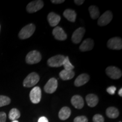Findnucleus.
<instances>
[{
  "label": "nucleus",
  "instance_id": "obj_1",
  "mask_svg": "<svg viewBox=\"0 0 122 122\" xmlns=\"http://www.w3.org/2000/svg\"><path fill=\"white\" fill-rule=\"evenodd\" d=\"M36 27L33 24H29L24 26L19 32V37L22 40L30 38L35 32Z\"/></svg>",
  "mask_w": 122,
  "mask_h": 122
},
{
  "label": "nucleus",
  "instance_id": "obj_2",
  "mask_svg": "<svg viewBox=\"0 0 122 122\" xmlns=\"http://www.w3.org/2000/svg\"><path fill=\"white\" fill-rule=\"evenodd\" d=\"M40 80V76L37 73L32 72L25 77L23 81V86L25 87H32L37 84Z\"/></svg>",
  "mask_w": 122,
  "mask_h": 122
},
{
  "label": "nucleus",
  "instance_id": "obj_3",
  "mask_svg": "<svg viewBox=\"0 0 122 122\" xmlns=\"http://www.w3.org/2000/svg\"><path fill=\"white\" fill-rule=\"evenodd\" d=\"M42 56L40 53L36 50H32L28 53L25 58V61L28 64L33 65L39 63L41 60Z\"/></svg>",
  "mask_w": 122,
  "mask_h": 122
},
{
  "label": "nucleus",
  "instance_id": "obj_4",
  "mask_svg": "<svg viewBox=\"0 0 122 122\" xmlns=\"http://www.w3.org/2000/svg\"><path fill=\"white\" fill-rule=\"evenodd\" d=\"M65 57L62 55H57L50 58L47 61L48 66L51 67H59L62 66Z\"/></svg>",
  "mask_w": 122,
  "mask_h": 122
},
{
  "label": "nucleus",
  "instance_id": "obj_5",
  "mask_svg": "<svg viewBox=\"0 0 122 122\" xmlns=\"http://www.w3.org/2000/svg\"><path fill=\"white\" fill-rule=\"evenodd\" d=\"M44 2L41 0H36L29 3L26 10L29 13H33L41 10L44 6Z\"/></svg>",
  "mask_w": 122,
  "mask_h": 122
},
{
  "label": "nucleus",
  "instance_id": "obj_6",
  "mask_svg": "<svg viewBox=\"0 0 122 122\" xmlns=\"http://www.w3.org/2000/svg\"><path fill=\"white\" fill-rule=\"evenodd\" d=\"M30 100L33 103L37 104L40 102L41 99V89L39 86L34 87L30 94Z\"/></svg>",
  "mask_w": 122,
  "mask_h": 122
},
{
  "label": "nucleus",
  "instance_id": "obj_7",
  "mask_svg": "<svg viewBox=\"0 0 122 122\" xmlns=\"http://www.w3.org/2000/svg\"><path fill=\"white\" fill-rule=\"evenodd\" d=\"M106 73L108 76L112 79H119L122 75L121 70L115 66L108 67L106 69Z\"/></svg>",
  "mask_w": 122,
  "mask_h": 122
},
{
  "label": "nucleus",
  "instance_id": "obj_8",
  "mask_svg": "<svg viewBox=\"0 0 122 122\" xmlns=\"http://www.w3.org/2000/svg\"><path fill=\"white\" fill-rule=\"evenodd\" d=\"M58 87V81L56 79H50L44 86V91L46 93L51 94L53 93L57 90Z\"/></svg>",
  "mask_w": 122,
  "mask_h": 122
},
{
  "label": "nucleus",
  "instance_id": "obj_9",
  "mask_svg": "<svg viewBox=\"0 0 122 122\" xmlns=\"http://www.w3.org/2000/svg\"><path fill=\"white\" fill-rule=\"evenodd\" d=\"M107 47L112 50H120L122 48V40L120 37L111 38L108 41Z\"/></svg>",
  "mask_w": 122,
  "mask_h": 122
},
{
  "label": "nucleus",
  "instance_id": "obj_10",
  "mask_svg": "<svg viewBox=\"0 0 122 122\" xmlns=\"http://www.w3.org/2000/svg\"><path fill=\"white\" fill-rule=\"evenodd\" d=\"M112 19V14L110 11L105 12L99 18L98 24L100 26H105L111 22Z\"/></svg>",
  "mask_w": 122,
  "mask_h": 122
},
{
  "label": "nucleus",
  "instance_id": "obj_11",
  "mask_svg": "<svg viewBox=\"0 0 122 122\" xmlns=\"http://www.w3.org/2000/svg\"><path fill=\"white\" fill-rule=\"evenodd\" d=\"M85 32V28L80 27L74 31L72 35V41L75 44L80 43L83 39Z\"/></svg>",
  "mask_w": 122,
  "mask_h": 122
},
{
  "label": "nucleus",
  "instance_id": "obj_12",
  "mask_svg": "<svg viewBox=\"0 0 122 122\" xmlns=\"http://www.w3.org/2000/svg\"><path fill=\"white\" fill-rule=\"evenodd\" d=\"M53 35L58 40L64 41L67 39V34L61 27L56 26L53 30Z\"/></svg>",
  "mask_w": 122,
  "mask_h": 122
},
{
  "label": "nucleus",
  "instance_id": "obj_13",
  "mask_svg": "<svg viewBox=\"0 0 122 122\" xmlns=\"http://www.w3.org/2000/svg\"><path fill=\"white\" fill-rule=\"evenodd\" d=\"M47 18L51 27H56L61 20V16L54 12H51L49 14Z\"/></svg>",
  "mask_w": 122,
  "mask_h": 122
},
{
  "label": "nucleus",
  "instance_id": "obj_14",
  "mask_svg": "<svg viewBox=\"0 0 122 122\" xmlns=\"http://www.w3.org/2000/svg\"><path fill=\"white\" fill-rule=\"evenodd\" d=\"M90 77L89 75L82 74L77 77L74 81V84L76 86H81L84 85L89 81Z\"/></svg>",
  "mask_w": 122,
  "mask_h": 122
},
{
  "label": "nucleus",
  "instance_id": "obj_15",
  "mask_svg": "<svg viewBox=\"0 0 122 122\" xmlns=\"http://www.w3.org/2000/svg\"><path fill=\"white\" fill-rule=\"evenodd\" d=\"M94 47V41L92 39H86L83 41V43L81 44L79 49L81 51H87L93 49Z\"/></svg>",
  "mask_w": 122,
  "mask_h": 122
},
{
  "label": "nucleus",
  "instance_id": "obj_16",
  "mask_svg": "<svg viewBox=\"0 0 122 122\" xmlns=\"http://www.w3.org/2000/svg\"><path fill=\"white\" fill-rule=\"evenodd\" d=\"M71 103L76 109H81L84 107V102L83 98L81 96L79 95H75L71 98Z\"/></svg>",
  "mask_w": 122,
  "mask_h": 122
},
{
  "label": "nucleus",
  "instance_id": "obj_17",
  "mask_svg": "<svg viewBox=\"0 0 122 122\" xmlns=\"http://www.w3.org/2000/svg\"><path fill=\"white\" fill-rule=\"evenodd\" d=\"M86 102L87 105L91 107H95L98 103V98L96 94H89L86 96Z\"/></svg>",
  "mask_w": 122,
  "mask_h": 122
},
{
  "label": "nucleus",
  "instance_id": "obj_18",
  "mask_svg": "<svg viewBox=\"0 0 122 122\" xmlns=\"http://www.w3.org/2000/svg\"><path fill=\"white\" fill-rule=\"evenodd\" d=\"M71 111L69 107L65 106L62 107L59 111L58 116L61 120H65L69 118L71 115Z\"/></svg>",
  "mask_w": 122,
  "mask_h": 122
},
{
  "label": "nucleus",
  "instance_id": "obj_19",
  "mask_svg": "<svg viewBox=\"0 0 122 122\" xmlns=\"http://www.w3.org/2000/svg\"><path fill=\"white\" fill-rule=\"evenodd\" d=\"M75 76V72L73 70H63L59 73V76L63 80H68L72 79Z\"/></svg>",
  "mask_w": 122,
  "mask_h": 122
},
{
  "label": "nucleus",
  "instance_id": "obj_20",
  "mask_svg": "<svg viewBox=\"0 0 122 122\" xmlns=\"http://www.w3.org/2000/svg\"><path fill=\"white\" fill-rule=\"evenodd\" d=\"M63 16L66 18L68 20L71 22H75L76 18V13L74 10L71 9H66L63 12Z\"/></svg>",
  "mask_w": 122,
  "mask_h": 122
},
{
  "label": "nucleus",
  "instance_id": "obj_21",
  "mask_svg": "<svg viewBox=\"0 0 122 122\" xmlns=\"http://www.w3.org/2000/svg\"><path fill=\"white\" fill-rule=\"evenodd\" d=\"M106 114L109 118L115 119L118 118L119 115V112L117 108L114 107H110L106 109Z\"/></svg>",
  "mask_w": 122,
  "mask_h": 122
},
{
  "label": "nucleus",
  "instance_id": "obj_22",
  "mask_svg": "<svg viewBox=\"0 0 122 122\" xmlns=\"http://www.w3.org/2000/svg\"><path fill=\"white\" fill-rule=\"evenodd\" d=\"M89 11L92 19H96L100 16V11L98 7L92 5L89 7Z\"/></svg>",
  "mask_w": 122,
  "mask_h": 122
},
{
  "label": "nucleus",
  "instance_id": "obj_23",
  "mask_svg": "<svg viewBox=\"0 0 122 122\" xmlns=\"http://www.w3.org/2000/svg\"><path fill=\"white\" fill-rule=\"evenodd\" d=\"M20 117V111L18 110L17 109H12L10 111L9 114V118L11 120H17L19 119Z\"/></svg>",
  "mask_w": 122,
  "mask_h": 122
},
{
  "label": "nucleus",
  "instance_id": "obj_24",
  "mask_svg": "<svg viewBox=\"0 0 122 122\" xmlns=\"http://www.w3.org/2000/svg\"><path fill=\"white\" fill-rule=\"evenodd\" d=\"M62 66L66 70H72L74 68V66L71 63L68 57H65Z\"/></svg>",
  "mask_w": 122,
  "mask_h": 122
},
{
  "label": "nucleus",
  "instance_id": "obj_25",
  "mask_svg": "<svg viewBox=\"0 0 122 122\" xmlns=\"http://www.w3.org/2000/svg\"><path fill=\"white\" fill-rule=\"evenodd\" d=\"M11 102V100L9 97L5 96H0V107L8 105Z\"/></svg>",
  "mask_w": 122,
  "mask_h": 122
},
{
  "label": "nucleus",
  "instance_id": "obj_26",
  "mask_svg": "<svg viewBox=\"0 0 122 122\" xmlns=\"http://www.w3.org/2000/svg\"><path fill=\"white\" fill-rule=\"evenodd\" d=\"M104 118L100 114H96L93 118V122H104Z\"/></svg>",
  "mask_w": 122,
  "mask_h": 122
},
{
  "label": "nucleus",
  "instance_id": "obj_27",
  "mask_svg": "<svg viewBox=\"0 0 122 122\" xmlns=\"http://www.w3.org/2000/svg\"><path fill=\"white\" fill-rule=\"evenodd\" d=\"M88 119L85 116H79L74 119V122H88Z\"/></svg>",
  "mask_w": 122,
  "mask_h": 122
},
{
  "label": "nucleus",
  "instance_id": "obj_28",
  "mask_svg": "<svg viewBox=\"0 0 122 122\" xmlns=\"http://www.w3.org/2000/svg\"><path fill=\"white\" fill-rule=\"evenodd\" d=\"M116 89H117V88H116L115 86H109V88H107V89L106 91L109 94H111V95H114L115 93Z\"/></svg>",
  "mask_w": 122,
  "mask_h": 122
},
{
  "label": "nucleus",
  "instance_id": "obj_29",
  "mask_svg": "<svg viewBox=\"0 0 122 122\" xmlns=\"http://www.w3.org/2000/svg\"><path fill=\"white\" fill-rule=\"evenodd\" d=\"M6 114L4 112H0V122H6Z\"/></svg>",
  "mask_w": 122,
  "mask_h": 122
},
{
  "label": "nucleus",
  "instance_id": "obj_30",
  "mask_svg": "<svg viewBox=\"0 0 122 122\" xmlns=\"http://www.w3.org/2000/svg\"><path fill=\"white\" fill-rule=\"evenodd\" d=\"M38 122H49L48 119L45 117H41L39 118Z\"/></svg>",
  "mask_w": 122,
  "mask_h": 122
},
{
  "label": "nucleus",
  "instance_id": "obj_31",
  "mask_svg": "<svg viewBox=\"0 0 122 122\" xmlns=\"http://www.w3.org/2000/svg\"><path fill=\"white\" fill-rule=\"evenodd\" d=\"M51 2L54 4H60L65 2L64 0H52Z\"/></svg>",
  "mask_w": 122,
  "mask_h": 122
},
{
  "label": "nucleus",
  "instance_id": "obj_32",
  "mask_svg": "<svg viewBox=\"0 0 122 122\" xmlns=\"http://www.w3.org/2000/svg\"><path fill=\"white\" fill-rule=\"evenodd\" d=\"M74 2L77 5H81L84 2V0H75V1H74Z\"/></svg>",
  "mask_w": 122,
  "mask_h": 122
},
{
  "label": "nucleus",
  "instance_id": "obj_33",
  "mask_svg": "<svg viewBox=\"0 0 122 122\" xmlns=\"http://www.w3.org/2000/svg\"><path fill=\"white\" fill-rule=\"evenodd\" d=\"M118 94L120 96V97H122V88H120Z\"/></svg>",
  "mask_w": 122,
  "mask_h": 122
},
{
  "label": "nucleus",
  "instance_id": "obj_34",
  "mask_svg": "<svg viewBox=\"0 0 122 122\" xmlns=\"http://www.w3.org/2000/svg\"><path fill=\"white\" fill-rule=\"evenodd\" d=\"M12 122H18V120H13V121H12Z\"/></svg>",
  "mask_w": 122,
  "mask_h": 122
},
{
  "label": "nucleus",
  "instance_id": "obj_35",
  "mask_svg": "<svg viewBox=\"0 0 122 122\" xmlns=\"http://www.w3.org/2000/svg\"><path fill=\"white\" fill-rule=\"evenodd\" d=\"M0 31H1V25H0Z\"/></svg>",
  "mask_w": 122,
  "mask_h": 122
}]
</instances>
